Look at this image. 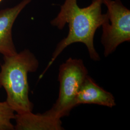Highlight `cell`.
Returning <instances> with one entry per match:
<instances>
[{
	"label": "cell",
	"mask_w": 130,
	"mask_h": 130,
	"mask_svg": "<svg viewBox=\"0 0 130 130\" xmlns=\"http://www.w3.org/2000/svg\"><path fill=\"white\" fill-rule=\"evenodd\" d=\"M107 7L101 42L107 57L121 43L130 41V10L121 0H103Z\"/></svg>",
	"instance_id": "4"
},
{
	"label": "cell",
	"mask_w": 130,
	"mask_h": 130,
	"mask_svg": "<svg viewBox=\"0 0 130 130\" xmlns=\"http://www.w3.org/2000/svg\"><path fill=\"white\" fill-rule=\"evenodd\" d=\"M80 104H95L110 108L116 105L111 93L99 86L89 75L84 79L76 99V106Z\"/></svg>",
	"instance_id": "6"
},
{
	"label": "cell",
	"mask_w": 130,
	"mask_h": 130,
	"mask_svg": "<svg viewBox=\"0 0 130 130\" xmlns=\"http://www.w3.org/2000/svg\"><path fill=\"white\" fill-rule=\"evenodd\" d=\"M32 0H22L13 7L0 11V53L4 56L14 55L18 52L12 38V28L19 14Z\"/></svg>",
	"instance_id": "5"
},
{
	"label": "cell",
	"mask_w": 130,
	"mask_h": 130,
	"mask_svg": "<svg viewBox=\"0 0 130 130\" xmlns=\"http://www.w3.org/2000/svg\"><path fill=\"white\" fill-rule=\"evenodd\" d=\"M13 108L6 101L0 102V130H14L11 120L14 119L15 114Z\"/></svg>",
	"instance_id": "8"
},
{
	"label": "cell",
	"mask_w": 130,
	"mask_h": 130,
	"mask_svg": "<svg viewBox=\"0 0 130 130\" xmlns=\"http://www.w3.org/2000/svg\"><path fill=\"white\" fill-rule=\"evenodd\" d=\"M103 4V0H93L91 5L82 8L78 5L77 0H65L61 6L60 12L51 20V24L62 29L68 24L69 33L68 36L57 44L51 60L40 78L65 49L74 43H84L87 48L90 58L95 61L100 60V56L94 46V37L105 18V14L102 12Z\"/></svg>",
	"instance_id": "1"
},
{
	"label": "cell",
	"mask_w": 130,
	"mask_h": 130,
	"mask_svg": "<svg viewBox=\"0 0 130 130\" xmlns=\"http://www.w3.org/2000/svg\"><path fill=\"white\" fill-rule=\"evenodd\" d=\"M88 75V70L81 59L70 57L61 64L58 77V96L47 112L59 119L68 116L76 106V99L79 90Z\"/></svg>",
	"instance_id": "3"
},
{
	"label": "cell",
	"mask_w": 130,
	"mask_h": 130,
	"mask_svg": "<svg viewBox=\"0 0 130 130\" xmlns=\"http://www.w3.org/2000/svg\"><path fill=\"white\" fill-rule=\"evenodd\" d=\"M16 130H62L61 119L53 116L46 111L34 114L29 112L15 114L14 118Z\"/></svg>",
	"instance_id": "7"
},
{
	"label": "cell",
	"mask_w": 130,
	"mask_h": 130,
	"mask_svg": "<svg viewBox=\"0 0 130 130\" xmlns=\"http://www.w3.org/2000/svg\"><path fill=\"white\" fill-rule=\"evenodd\" d=\"M2 0H0V3L2 2Z\"/></svg>",
	"instance_id": "9"
},
{
	"label": "cell",
	"mask_w": 130,
	"mask_h": 130,
	"mask_svg": "<svg viewBox=\"0 0 130 130\" xmlns=\"http://www.w3.org/2000/svg\"><path fill=\"white\" fill-rule=\"evenodd\" d=\"M39 65L35 56L28 49L12 56H4L0 84L6 91V101L16 114L32 112L33 105L28 96V73L35 72Z\"/></svg>",
	"instance_id": "2"
},
{
	"label": "cell",
	"mask_w": 130,
	"mask_h": 130,
	"mask_svg": "<svg viewBox=\"0 0 130 130\" xmlns=\"http://www.w3.org/2000/svg\"><path fill=\"white\" fill-rule=\"evenodd\" d=\"M1 87H2V86H1V84H0V88H1Z\"/></svg>",
	"instance_id": "10"
}]
</instances>
